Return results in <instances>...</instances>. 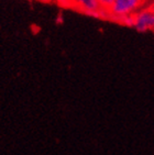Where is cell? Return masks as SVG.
Returning <instances> with one entry per match:
<instances>
[{
    "instance_id": "cell-6",
    "label": "cell",
    "mask_w": 154,
    "mask_h": 155,
    "mask_svg": "<svg viewBox=\"0 0 154 155\" xmlns=\"http://www.w3.org/2000/svg\"><path fill=\"white\" fill-rule=\"evenodd\" d=\"M63 22H64V17H63L62 13H59L56 17V20H55V23H56L57 25H62Z\"/></svg>"
},
{
    "instance_id": "cell-8",
    "label": "cell",
    "mask_w": 154,
    "mask_h": 155,
    "mask_svg": "<svg viewBox=\"0 0 154 155\" xmlns=\"http://www.w3.org/2000/svg\"><path fill=\"white\" fill-rule=\"evenodd\" d=\"M38 1H43V2H49V1H51V0H38Z\"/></svg>"
},
{
    "instance_id": "cell-7",
    "label": "cell",
    "mask_w": 154,
    "mask_h": 155,
    "mask_svg": "<svg viewBox=\"0 0 154 155\" xmlns=\"http://www.w3.org/2000/svg\"><path fill=\"white\" fill-rule=\"evenodd\" d=\"M150 9H151L152 11L154 12V2H153V3H152V5H151V7H150Z\"/></svg>"
},
{
    "instance_id": "cell-3",
    "label": "cell",
    "mask_w": 154,
    "mask_h": 155,
    "mask_svg": "<svg viewBox=\"0 0 154 155\" xmlns=\"http://www.w3.org/2000/svg\"><path fill=\"white\" fill-rule=\"evenodd\" d=\"M73 1H74V10H77L82 13L99 9L97 0H73Z\"/></svg>"
},
{
    "instance_id": "cell-2",
    "label": "cell",
    "mask_w": 154,
    "mask_h": 155,
    "mask_svg": "<svg viewBox=\"0 0 154 155\" xmlns=\"http://www.w3.org/2000/svg\"><path fill=\"white\" fill-rule=\"evenodd\" d=\"M133 28L138 32H154V12L150 8L141 9L134 13Z\"/></svg>"
},
{
    "instance_id": "cell-5",
    "label": "cell",
    "mask_w": 154,
    "mask_h": 155,
    "mask_svg": "<svg viewBox=\"0 0 154 155\" xmlns=\"http://www.w3.org/2000/svg\"><path fill=\"white\" fill-rule=\"evenodd\" d=\"M99 8L101 9H110V7L112 6V3L115 2V0H97Z\"/></svg>"
},
{
    "instance_id": "cell-1",
    "label": "cell",
    "mask_w": 154,
    "mask_h": 155,
    "mask_svg": "<svg viewBox=\"0 0 154 155\" xmlns=\"http://www.w3.org/2000/svg\"><path fill=\"white\" fill-rule=\"evenodd\" d=\"M143 1L144 0H115L109 11L115 17L134 15L136 11H139V8H141Z\"/></svg>"
},
{
    "instance_id": "cell-4",
    "label": "cell",
    "mask_w": 154,
    "mask_h": 155,
    "mask_svg": "<svg viewBox=\"0 0 154 155\" xmlns=\"http://www.w3.org/2000/svg\"><path fill=\"white\" fill-rule=\"evenodd\" d=\"M55 2L62 8H71L74 9V1L73 0H54Z\"/></svg>"
}]
</instances>
